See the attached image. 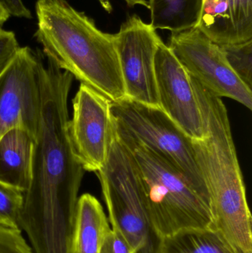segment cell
Returning <instances> with one entry per match:
<instances>
[{"label": "cell", "mask_w": 252, "mask_h": 253, "mask_svg": "<svg viewBox=\"0 0 252 253\" xmlns=\"http://www.w3.org/2000/svg\"><path fill=\"white\" fill-rule=\"evenodd\" d=\"M40 108L34 143L32 178L24 193L19 227L65 234L71 232L84 169L76 160L68 134V99L73 77L40 58Z\"/></svg>", "instance_id": "6da1fadb"}, {"label": "cell", "mask_w": 252, "mask_h": 253, "mask_svg": "<svg viewBox=\"0 0 252 253\" xmlns=\"http://www.w3.org/2000/svg\"><path fill=\"white\" fill-rule=\"evenodd\" d=\"M162 253H239L213 228L188 229L163 238Z\"/></svg>", "instance_id": "2e32d148"}, {"label": "cell", "mask_w": 252, "mask_h": 253, "mask_svg": "<svg viewBox=\"0 0 252 253\" xmlns=\"http://www.w3.org/2000/svg\"><path fill=\"white\" fill-rule=\"evenodd\" d=\"M202 4L203 0H149V23L171 34L195 28Z\"/></svg>", "instance_id": "9a60e30c"}, {"label": "cell", "mask_w": 252, "mask_h": 253, "mask_svg": "<svg viewBox=\"0 0 252 253\" xmlns=\"http://www.w3.org/2000/svg\"></svg>", "instance_id": "d4e9b609"}, {"label": "cell", "mask_w": 252, "mask_h": 253, "mask_svg": "<svg viewBox=\"0 0 252 253\" xmlns=\"http://www.w3.org/2000/svg\"><path fill=\"white\" fill-rule=\"evenodd\" d=\"M34 34L48 60L111 102L126 93L115 35L66 0H38Z\"/></svg>", "instance_id": "3957f363"}, {"label": "cell", "mask_w": 252, "mask_h": 253, "mask_svg": "<svg viewBox=\"0 0 252 253\" xmlns=\"http://www.w3.org/2000/svg\"><path fill=\"white\" fill-rule=\"evenodd\" d=\"M112 230L133 253H162L163 238L154 228L133 155L115 134L105 165L98 171Z\"/></svg>", "instance_id": "5b68a950"}, {"label": "cell", "mask_w": 252, "mask_h": 253, "mask_svg": "<svg viewBox=\"0 0 252 253\" xmlns=\"http://www.w3.org/2000/svg\"><path fill=\"white\" fill-rule=\"evenodd\" d=\"M182 66L212 94L252 108V91L229 66L221 46L198 28L172 33L168 44Z\"/></svg>", "instance_id": "52a82bcc"}, {"label": "cell", "mask_w": 252, "mask_h": 253, "mask_svg": "<svg viewBox=\"0 0 252 253\" xmlns=\"http://www.w3.org/2000/svg\"><path fill=\"white\" fill-rule=\"evenodd\" d=\"M190 80L207 133L192 143L210 194V228L221 233L238 253H252V214L227 110L220 98Z\"/></svg>", "instance_id": "7a4b0ae2"}, {"label": "cell", "mask_w": 252, "mask_h": 253, "mask_svg": "<svg viewBox=\"0 0 252 253\" xmlns=\"http://www.w3.org/2000/svg\"><path fill=\"white\" fill-rule=\"evenodd\" d=\"M23 195L22 192L0 183V219L10 220L19 226Z\"/></svg>", "instance_id": "d6986e66"}, {"label": "cell", "mask_w": 252, "mask_h": 253, "mask_svg": "<svg viewBox=\"0 0 252 253\" xmlns=\"http://www.w3.org/2000/svg\"><path fill=\"white\" fill-rule=\"evenodd\" d=\"M195 28L218 44L252 40V0H203Z\"/></svg>", "instance_id": "7c38bea8"}, {"label": "cell", "mask_w": 252, "mask_h": 253, "mask_svg": "<svg viewBox=\"0 0 252 253\" xmlns=\"http://www.w3.org/2000/svg\"><path fill=\"white\" fill-rule=\"evenodd\" d=\"M112 0H99L102 7L108 13L112 10ZM129 7H134L136 5L143 6L149 9V1L148 0H123Z\"/></svg>", "instance_id": "603a6c76"}, {"label": "cell", "mask_w": 252, "mask_h": 253, "mask_svg": "<svg viewBox=\"0 0 252 253\" xmlns=\"http://www.w3.org/2000/svg\"><path fill=\"white\" fill-rule=\"evenodd\" d=\"M20 47L14 33L0 28V78L14 60Z\"/></svg>", "instance_id": "ffe728a7"}, {"label": "cell", "mask_w": 252, "mask_h": 253, "mask_svg": "<svg viewBox=\"0 0 252 253\" xmlns=\"http://www.w3.org/2000/svg\"><path fill=\"white\" fill-rule=\"evenodd\" d=\"M111 105L108 98L81 83L72 100L68 134L74 156L85 171L98 172L108 159L115 134Z\"/></svg>", "instance_id": "9c48e42d"}, {"label": "cell", "mask_w": 252, "mask_h": 253, "mask_svg": "<svg viewBox=\"0 0 252 253\" xmlns=\"http://www.w3.org/2000/svg\"><path fill=\"white\" fill-rule=\"evenodd\" d=\"M155 79L161 109L192 140L207 133L190 76L161 40L155 57Z\"/></svg>", "instance_id": "8fae6325"}, {"label": "cell", "mask_w": 252, "mask_h": 253, "mask_svg": "<svg viewBox=\"0 0 252 253\" xmlns=\"http://www.w3.org/2000/svg\"><path fill=\"white\" fill-rule=\"evenodd\" d=\"M0 2L9 16L32 19L31 12L25 5L22 0H0Z\"/></svg>", "instance_id": "7402d4cb"}, {"label": "cell", "mask_w": 252, "mask_h": 253, "mask_svg": "<svg viewBox=\"0 0 252 253\" xmlns=\"http://www.w3.org/2000/svg\"><path fill=\"white\" fill-rule=\"evenodd\" d=\"M40 58L30 47H21L0 78V138L13 128L36 137L41 108Z\"/></svg>", "instance_id": "30bf717a"}, {"label": "cell", "mask_w": 252, "mask_h": 253, "mask_svg": "<svg viewBox=\"0 0 252 253\" xmlns=\"http://www.w3.org/2000/svg\"><path fill=\"white\" fill-rule=\"evenodd\" d=\"M220 45L232 71L249 88L252 89V40Z\"/></svg>", "instance_id": "e0dca14e"}, {"label": "cell", "mask_w": 252, "mask_h": 253, "mask_svg": "<svg viewBox=\"0 0 252 253\" xmlns=\"http://www.w3.org/2000/svg\"><path fill=\"white\" fill-rule=\"evenodd\" d=\"M115 129L142 144L183 175L210 204V194L197 163L193 143L161 109L125 98L112 102Z\"/></svg>", "instance_id": "8992f818"}, {"label": "cell", "mask_w": 252, "mask_h": 253, "mask_svg": "<svg viewBox=\"0 0 252 253\" xmlns=\"http://www.w3.org/2000/svg\"><path fill=\"white\" fill-rule=\"evenodd\" d=\"M10 16L8 13H7L4 7L1 5V2H0V28L3 26L4 23L7 22V19H9Z\"/></svg>", "instance_id": "cb8c5ba5"}, {"label": "cell", "mask_w": 252, "mask_h": 253, "mask_svg": "<svg viewBox=\"0 0 252 253\" xmlns=\"http://www.w3.org/2000/svg\"><path fill=\"white\" fill-rule=\"evenodd\" d=\"M0 253H35L16 223L0 219Z\"/></svg>", "instance_id": "ac0fdd59"}, {"label": "cell", "mask_w": 252, "mask_h": 253, "mask_svg": "<svg viewBox=\"0 0 252 253\" xmlns=\"http://www.w3.org/2000/svg\"><path fill=\"white\" fill-rule=\"evenodd\" d=\"M36 138L25 129L13 128L0 138V183L25 193L32 178Z\"/></svg>", "instance_id": "4fadbf2b"}, {"label": "cell", "mask_w": 252, "mask_h": 253, "mask_svg": "<svg viewBox=\"0 0 252 253\" xmlns=\"http://www.w3.org/2000/svg\"><path fill=\"white\" fill-rule=\"evenodd\" d=\"M115 131L133 155L148 214L157 233L164 238L180 230L211 227L210 202L188 180L158 155Z\"/></svg>", "instance_id": "277c9868"}, {"label": "cell", "mask_w": 252, "mask_h": 253, "mask_svg": "<svg viewBox=\"0 0 252 253\" xmlns=\"http://www.w3.org/2000/svg\"><path fill=\"white\" fill-rule=\"evenodd\" d=\"M115 35L126 98L161 108L155 79V57L161 37L150 23L133 14Z\"/></svg>", "instance_id": "ba28073f"}, {"label": "cell", "mask_w": 252, "mask_h": 253, "mask_svg": "<svg viewBox=\"0 0 252 253\" xmlns=\"http://www.w3.org/2000/svg\"><path fill=\"white\" fill-rule=\"evenodd\" d=\"M99 253H133V251L123 236L110 229L104 239Z\"/></svg>", "instance_id": "44dd1931"}, {"label": "cell", "mask_w": 252, "mask_h": 253, "mask_svg": "<svg viewBox=\"0 0 252 253\" xmlns=\"http://www.w3.org/2000/svg\"><path fill=\"white\" fill-rule=\"evenodd\" d=\"M110 229L99 201L90 193L81 195L74 211L68 253H99Z\"/></svg>", "instance_id": "5bb4252c"}]
</instances>
